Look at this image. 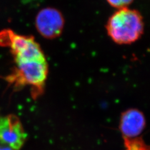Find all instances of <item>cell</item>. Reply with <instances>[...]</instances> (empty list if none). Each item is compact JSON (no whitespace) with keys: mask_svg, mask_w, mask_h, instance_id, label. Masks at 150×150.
Segmentation results:
<instances>
[{"mask_svg":"<svg viewBox=\"0 0 150 150\" xmlns=\"http://www.w3.org/2000/svg\"><path fill=\"white\" fill-rule=\"evenodd\" d=\"M106 28L109 36L116 43L128 45L139 39L143 33L144 23L138 11L124 8L110 18Z\"/></svg>","mask_w":150,"mask_h":150,"instance_id":"6da1fadb","label":"cell"},{"mask_svg":"<svg viewBox=\"0 0 150 150\" xmlns=\"http://www.w3.org/2000/svg\"><path fill=\"white\" fill-rule=\"evenodd\" d=\"M15 73L11 76V80L20 86H30L37 98L43 91L45 82L48 74V64L46 59L29 60L16 62Z\"/></svg>","mask_w":150,"mask_h":150,"instance_id":"7a4b0ae2","label":"cell"},{"mask_svg":"<svg viewBox=\"0 0 150 150\" xmlns=\"http://www.w3.org/2000/svg\"><path fill=\"white\" fill-rule=\"evenodd\" d=\"M111 6L115 8L121 9L127 6L133 1V0H106Z\"/></svg>","mask_w":150,"mask_h":150,"instance_id":"ba28073f","label":"cell"},{"mask_svg":"<svg viewBox=\"0 0 150 150\" xmlns=\"http://www.w3.org/2000/svg\"><path fill=\"white\" fill-rule=\"evenodd\" d=\"M0 150H16V149L9 146L8 145L4 143L3 142H1V141L0 140Z\"/></svg>","mask_w":150,"mask_h":150,"instance_id":"9c48e42d","label":"cell"},{"mask_svg":"<svg viewBox=\"0 0 150 150\" xmlns=\"http://www.w3.org/2000/svg\"><path fill=\"white\" fill-rule=\"evenodd\" d=\"M123 142L124 150H149V146L146 144L142 137L123 139Z\"/></svg>","mask_w":150,"mask_h":150,"instance_id":"52a82bcc","label":"cell"},{"mask_svg":"<svg viewBox=\"0 0 150 150\" xmlns=\"http://www.w3.org/2000/svg\"><path fill=\"white\" fill-rule=\"evenodd\" d=\"M0 45L10 49L15 63L46 59L40 45L32 36L18 35L11 30H4L0 32Z\"/></svg>","mask_w":150,"mask_h":150,"instance_id":"3957f363","label":"cell"},{"mask_svg":"<svg viewBox=\"0 0 150 150\" xmlns=\"http://www.w3.org/2000/svg\"><path fill=\"white\" fill-rule=\"evenodd\" d=\"M35 25L41 36L47 39H53L62 34L64 20L62 13L58 9L46 8L37 14Z\"/></svg>","mask_w":150,"mask_h":150,"instance_id":"277c9868","label":"cell"},{"mask_svg":"<svg viewBox=\"0 0 150 150\" xmlns=\"http://www.w3.org/2000/svg\"><path fill=\"white\" fill-rule=\"evenodd\" d=\"M146 127V119L143 112L137 109L125 111L120 117V130L123 139L141 137Z\"/></svg>","mask_w":150,"mask_h":150,"instance_id":"8992f818","label":"cell"},{"mask_svg":"<svg viewBox=\"0 0 150 150\" xmlns=\"http://www.w3.org/2000/svg\"><path fill=\"white\" fill-rule=\"evenodd\" d=\"M27 135L20 120L13 115L0 116V140L16 150L24 145Z\"/></svg>","mask_w":150,"mask_h":150,"instance_id":"5b68a950","label":"cell"}]
</instances>
